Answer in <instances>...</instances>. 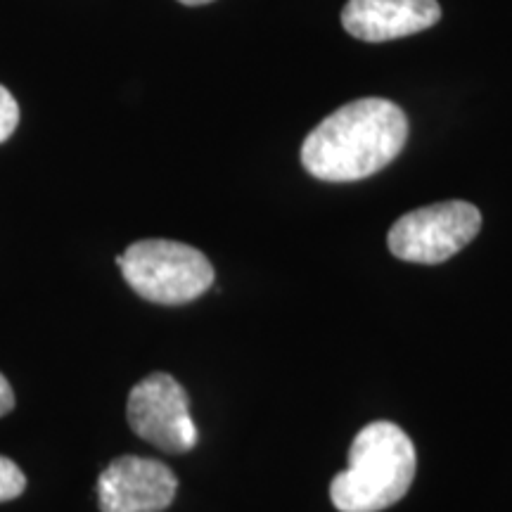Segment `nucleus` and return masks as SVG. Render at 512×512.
Returning <instances> with one entry per match:
<instances>
[{
	"label": "nucleus",
	"instance_id": "obj_1",
	"mask_svg": "<svg viewBox=\"0 0 512 512\" xmlns=\"http://www.w3.org/2000/svg\"><path fill=\"white\" fill-rule=\"evenodd\" d=\"M406 140L408 119L396 102L361 98L313 128L302 145V164L318 181H363L392 164Z\"/></svg>",
	"mask_w": 512,
	"mask_h": 512
},
{
	"label": "nucleus",
	"instance_id": "obj_2",
	"mask_svg": "<svg viewBox=\"0 0 512 512\" xmlns=\"http://www.w3.org/2000/svg\"><path fill=\"white\" fill-rule=\"evenodd\" d=\"M418 456L411 437L389 420H377L356 434L349 467L332 479L330 498L339 512H380L411 489Z\"/></svg>",
	"mask_w": 512,
	"mask_h": 512
},
{
	"label": "nucleus",
	"instance_id": "obj_3",
	"mask_svg": "<svg viewBox=\"0 0 512 512\" xmlns=\"http://www.w3.org/2000/svg\"><path fill=\"white\" fill-rule=\"evenodd\" d=\"M131 290L152 304L195 302L214 285V266L200 249L176 240H140L117 256Z\"/></svg>",
	"mask_w": 512,
	"mask_h": 512
},
{
	"label": "nucleus",
	"instance_id": "obj_4",
	"mask_svg": "<svg viewBox=\"0 0 512 512\" xmlns=\"http://www.w3.org/2000/svg\"><path fill=\"white\" fill-rule=\"evenodd\" d=\"M482 214L463 200L439 202L403 214L389 228L387 245L396 259L411 264H441L479 235Z\"/></svg>",
	"mask_w": 512,
	"mask_h": 512
},
{
	"label": "nucleus",
	"instance_id": "obj_5",
	"mask_svg": "<svg viewBox=\"0 0 512 512\" xmlns=\"http://www.w3.org/2000/svg\"><path fill=\"white\" fill-rule=\"evenodd\" d=\"M128 425L164 453H188L197 444L190 399L176 377L152 373L128 394Z\"/></svg>",
	"mask_w": 512,
	"mask_h": 512
},
{
	"label": "nucleus",
	"instance_id": "obj_6",
	"mask_svg": "<svg viewBox=\"0 0 512 512\" xmlns=\"http://www.w3.org/2000/svg\"><path fill=\"white\" fill-rule=\"evenodd\" d=\"M176 491L174 470L152 458L119 456L98 477L102 512H164Z\"/></svg>",
	"mask_w": 512,
	"mask_h": 512
},
{
	"label": "nucleus",
	"instance_id": "obj_7",
	"mask_svg": "<svg viewBox=\"0 0 512 512\" xmlns=\"http://www.w3.org/2000/svg\"><path fill=\"white\" fill-rule=\"evenodd\" d=\"M439 19L437 0H347L342 10V27L366 43L420 34Z\"/></svg>",
	"mask_w": 512,
	"mask_h": 512
},
{
	"label": "nucleus",
	"instance_id": "obj_8",
	"mask_svg": "<svg viewBox=\"0 0 512 512\" xmlns=\"http://www.w3.org/2000/svg\"><path fill=\"white\" fill-rule=\"evenodd\" d=\"M27 489V477L15 460L0 456V503L15 501Z\"/></svg>",
	"mask_w": 512,
	"mask_h": 512
},
{
	"label": "nucleus",
	"instance_id": "obj_9",
	"mask_svg": "<svg viewBox=\"0 0 512 512\" xmlns=\"http://www.w3.org/2000/svg\"><path fill=\"white\" fill-rule=\"evenodd\" d=\"M19 124V105L8 88L0 86V143H5Z\"/></svg>",
	"mask_w": 512,
	"mask_h": 512
},
{
	"label": "nucleus",
	"instance_id": "obj_10",
	"mask_svg": "<svg viewBox=\"0 0 512 512\" xmlns=\"http://www.w3.org/2000/svg\"><path fill=\"white\" fill-rule=\"evenodd\" d=\"M15 408V392H12L8 377L0 373V418L8 415Z\"/></svg>",
	"mask_w": 512,
	"mask_h": 512
},
{
	"label": "nucleus",
	"instance_id": "obj_11",
	"mask_svg": "<svg viewBox=\"0 0 512 512\" xmlns=\"http://www.w3.org/2000/svg\"><path fill=\"white\" fill-rule=\"evenodd\" d=\"M178 3H183V5H190V8H197V5H207V3H214V0H178Z\"/></svg>",
	"mask_w": 512,
	"mask_h": 512
}]
</instances>
